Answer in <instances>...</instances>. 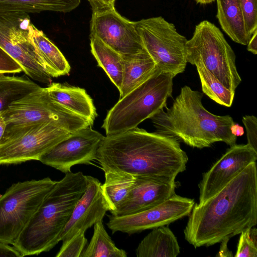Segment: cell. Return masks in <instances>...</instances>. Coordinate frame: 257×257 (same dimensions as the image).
<instances>
[{
    "mask_svg": "<svg viewBox=\"0 0 257 257\" xmlns=\"http://www.w3.org/2000/svg\"><path fill=\"white\" fill-rule=\"evenodd\" d=\"M184 230L195 248L209 246L257 223V169L247 165L202 204H194Z\"/></svg>",
    "mask_w": 257,
    "mask_h": 257,
    "instance_id": "6da1fadb",
    "label": "cell"
},
{
    "mask_svg": "<svg viewBox=\"0 0 257 257\" xmlns=\"http://www.w3.org/2000/svg\"><path fill=\"white\" fill-rule=\"evenodd\" d=\"M96 160L104 172L174 182L188 158L176 139L136 127L104 137Z\"/></svg>",
    "mask_w": 257,
    "mask_h": 257,
    "instance_id": "7a4b0ae2",
    "label": "cell"
},
{
    "mask_svg": "<svg viewBox=\"0 0 257 257\" xmlns=\"http://www.w3.org/2000/svg\"><path fill=\"white\" fill-rule=\"evenodd\" d=\"M203 94L185 85L172 106L150 118L156 133L172 137L192 148L203 149L222 142L232 146L237 136L230 115H217L203 105Z\"/></svg>",
    "mask_w": 257,
    "mask_h": 257,
    "instance_id": "3957f363",
    "label": "cell"
},
{
    "mask_svg": "<svg viewBox=\"0 0 257 257\" xmlns=\"http://www.w3.org/2000/svg\"><path fill=\"white\" fill-rule=\"evenodd\" d=\"M87 186L81 172L66 173L45 197L13 245L23 256L48 251L60 236Z\"/></svg>",
    "mask_w": 257,
    "mask_h": 257,
    "instance_id": "277c9868",
    "label": "cell"
},
{
    "mask_svg": "<svg viewBox=\"0 0 257 257\" xmlns=\"http://www.w3.org/2000/svg\"><path fill=\"white\" fill-rule=\"evenodd\" d=\"M174 77L158 69L146 81L123 97L108 111L102 127L106 135L123 132L167 106Z\"/></svg>",
    "mask_w": 257,
    "mask_h": 257,
    "instance_id": "5b68a950",
    "label": "cell"
},
{
    "mask_svg": "<svg viewBox=\"0 0 257 257\" xmlns=\"http://www.w3.org/2000/svg\"><path fill=\"white\" fill-rule=\"evenodd\" d=\"M2 114L6 128L0 146L38 123H53L70 133L91 126L86 119L53 101L41 87L13 102Z\"/></svg>",
    "mask_w": 257,
    "mask_h": 257,
    "instance_id": "8992f818",
    "label": "cell"
},
{
    "mask_svg": "<svg viewBox=\"0 0 257 257\" xmlns=\"http://www.w3.org/2000/svg\"><path fill=\"white\" fill-rule=\"evenodd\" d=\"M234 51L219 29L204 20L195 26L192 37L186 42V60L202 64L226 88L235 92L241 82L235 65Z\"/></svg>",
    "mask_w": 257,
    "mask_h": 257,
    "instance_id": "52a82bcc",
    "label": "cell"
},
{
    "mask_svg": "<svg viewBox=\"0 0 257 257\" xmlns=\"http://www.w3.org/2000/svg\"><path fill=\"white\" fill-rule=\"evenodd\" d=\"M56 182L49 177L19 182L0 196V242L14 244Z\"/></svg>",
    "mask_w": 257,
    "mask_h": 257,
    "instance_id": "ba28073f",
    "label": "cell"
},
{
    "mask_svg": "<svg viewBox=\"0 0 257 257\" xmlns=\"http://www.w3.org/2000/svg\"><path fill=\"white\" fill-rule=\"evenodd\" d=\"M135 27L158 70L174 77L185 71L187 40L173 24L159 16L135 22Z\"/></svg>",
    "mask_w": 257,
    "mask_h": 257,
    "instance_id": "9c48e42d",
    "label": "cell"
},
{
    "mask_svg": "<svg viewBox=\"0 0 257 257\" xmlns=\"http://www.w3.org/2000/svg\"><path fill=\"white\" fill-rule=\"evenodd\" d=\"M34 25L27 13H0V47L32 79L50 83L33 37Z\"/></svg>",
    "mask_w": 257,
    "mask_h": 257,
    "instance_id": "30bf717a",
    "label": "cell"
},
{
    "mask_svg": "<svg viewBox=\"0 0 257 257\" xmlns=\"http://www.w3.org/2000/svg\"><path fill=\"white\" fill-rule=\"evenodd\" d=\"M194 199L175 194L163 202L139 212L120 216L108 215L106 225L112 233L133 234L172 223L191 213Z\"/></svg>",
    "mask_w": 257,
    "mask_h": 257,
    "instance_id": "8fae6325",
    "label": "cell"
},
{
    "mask_svg": "<svg viewBox=\"0 0 257 257\" xmlns=\"http://www.w3.org/2000/svg\"><path fill=\"white\" fill-rule=\"evenodd\" d=\"M104 136L88 126L59 142L39 159L43 164L66 174L78 164H90L96 160Z\"/></svg>",
    "mask_w": 257,
    "mask_h": 257,
    "instance_id": "7c38bea8",
    "label": "cell"
},
{
    "mask_svg": "<svg viewBox=\"0 0 257 257\" xmlns=\"http://www.w3.org/2000/svg\"><path fill=\"white\" fill-rule=\"evenodd\" d=\"M70 134L53 123L34 125L0 146V165L38 161L41 156Z\"/></svg>",
    "mask_w": 257,
    "mask_h": 257,
    "instance_id": "4fadbf2b",
    "label": "cell"
},
{
    "mask_svg": "<svg viewBox=\"0 0 257 257\" xmlns=\"http://www.w3.org/2000/svg\"><path fill=\"white\" fill-rule=\"evenodd\" d=\"M90 36L98 38L121 55L135 54L145 49L135 22L121 16L115 8L92 14Z\"/></svg>",
    "mask_w": 257,
    "mask_h": 257,
    "instance_id": "5bb4252c",
    "label": "cell"
},
{
    "mask_svg": "<svg viewBox=\"0 0 257 257\" xmlns=\"http://www.w3.org/2000/svg\"><path fill=\"white\" fill-rule=\"evenodd\" d=\"M257 160V152L247 144L232 146L202 176L199 184V204L214 196L247 165Z\"/></svg>",
    "mask_w": 257,
    "mask_h": 257,
    "instance_id": "9a60e30c",
    "label": "cell"
},
{
    "mask_svg": "<svg viewBox=\"0 0 257 257\" xmlns=\"http://www.w3.org/2000/svg\"><path fill=\"white\" fill-rule=\"evenodd\" d=\"M86 189L60 236L62 243L78 233H85L96 222L102 220L106 212L110 210L102 192V184L97 178L90 176H86Z\"/></svg>",
    "mask_w": 257,
    "mask_h": 257,
    "instance_id": "2e32d148",
    "label": "cell"
},
{
    "mask_svg": "<svg viewBox=\"0 0 257 257\" xmlns=\"http://www.w3.org/2000/svg\"><path fill=\"white\" fill-rule=\"evenodd\" d=\"M177 184L147 177H135V182L128 197L111 214L115 216L132 214L157 205L175 193Z\"/></svg>",
    "mask_w": 257,
    "mask_h": 257,
    "instance_id": "e0dca14e",
    "label": "cell"
},
{
    "mask_svg": "<svg viewBox=\"0 0 257 257\" xmlns=\"http://www.w3.org/2000/svg\"><path fill=\"white\" fill-rule=\"evenodd\" d=\"M50 98L74 113L86 119L92 126L97 116L96 108L86 90L59 83L46 87Z\"/></svg>",
    "mask_w": 257,
    "mask_h": 257,
    "instance_id": "ac0fdd59",
    "label": "cell"
},
{
    "mask_svg": "<svg viewBox=\"0 0 257 257\" xmlns=\"http://www.w3.org/2000/svg\"><path fill=\"white\" fill-rule=\"evenodd\" d=\"M122 57L123 75L119 98L143 83L157 69L155 61L145 48L139 53L122 55Z\"/></svg>",
    "mask_w": 257,
    "mask_h": 257,
    "instance_id": "d6986e66",
    "label": "cell"
},
{
    "mask_svg": "<svg viewBox=\"0 0 257 257\" xmlns=\"http://www.w3.org/2000/svg\"><path fill=\"white\" fill-rule=\"evenodd\" d=\"M180 249L173 232L163 225L152 229L139 244L136 253L138 257H176Z\"/></svg>",
    "mask_w": 257,
    "mask_h": 257,
    "instance_id": "ffe728a7",
    "label": "cell"
},
{
    "mask_svg": "<svg viewBox=\"0 0 257 257\" xmlns=\"http://www.w3.org/2000/svg\"><path fill=\"white\" fill-rule=\"evenodd\" d=\"M216 1V17L222 30L235 43L246 45L250 37L246 31L238 0Z\"/></svg>",
    "mask_w": 257,
    "mask_h": 257,
    "instance_id": "44dd1931",
    "label": "cell"
},
{
    "mask_svg": "<svg viewBox=\"0 0 257 257\" xmlns=\"http://www.w3.org/2000/svg\"><path fill=\"white\" fill-rule=\"evenodd\" d=\"M33 37L43 66L51 77L69 73L71 67L59 49L46 37L43 31L34 26Z\"/></svg>",
    "mask_w": 257,
    "mask_h": 257,
    "instance_id": "7402d4cb",
    "label": "cell"
},
{
    "mask_svg": "<svg viewBox=\"0 0 257 257\" xmlns=\"http://www.w3.org/2000/svg\"><path fill=\"white\" fill-rule=\"evenodd\" d=\"M81 0H0V13H34L49 11L69 12Z\"/></svg>",
    "mask_w": 257,
    "mask_h": 257,
    "instance_id": "603a6c76",
    "label": "cell"
},
{
    "mask_svg": "<svg viewBox=\"0 0 257 257\" xmlns=\"http://www.w3.org/2000/svg\"><path fill=\"white\" fill-rule=\"evenodd\" d=\"M91 52L97 64L110 80L120 90L123 75L122 55L115 51L98 38L90 36Z\"/></svg>",
    "mask_w": 257,
    "mask_h": 257,
    "instance_id": "cb8c5ba5",
    "label": "cell"
},
{
    "mask_svg": "<svg viewBox=\"0 0 257 257\" xmlns=\"http://www.w3.org/2000/svg\"><path fill=\"white\" fill-rule=\"evenodd\" d=\"M105 181L101 184L103 194L110 213L116 210L125 201L135 182V177L117 172H104Z\"/></svg>",
    "mask_w": 257,
    "mask_h": 257,
    "instance_id": "d4e9b609",
    "label": "cell"
},
{
    "mask_svg": "<svg viewBox=\"0 0 257 257\" xmlns=\"http://www.w3.org/2000/svg\"><path fill=\"white\" fill-rule=\"evenodd\" d=\"M40 87L29 79L0 74V113L14 101Z\"/></svg>",
    "mask_w": 257,
    "mask_h": 257,
    "instance_id": "484cf974",
    "label": "cell"
},
{
    "mask_svg": "<svg viewBox=\"0 0 257 257\" xmlns=\"http://www.w3.org/2000/svg\"><path fill=\"white\" fill-rule=\"evenodd\" d=\"M93 233L89 243L80 257H126V252L116 246L106 231L102 220L94 225Z\"/></svg>",
    "mask_w": 257,
    "mask_h": 257,
    "instance_id": "4316f807",
    "label": "cell"
},
{
    "mask_svg": "<svg viewBox=\"0 0 257 257\" xmlns=\"http://www.w3.org/2000/svg\"><path fill=\"white\" fill-rule=\"evenodd\" d=\"M203 92L216 103L230 107L234 93L212 75L202 64L196 65Z\"/></svg>",
    "mask_w": 257,
    "mask_h": 257,
    "instance_id": "83f0119b",
    "label": "cell"
},
{
    "mask_svg": "<svg viewBox=\"0 0 257 257\" xmlns=\"http://www.w3.org/2000/svg\"><path fill=\"white\" fill-rule=\"evenodd\" d=\"M235 257L257 256V230L251 228L240 233Z\"/></svg>",
    "mask_w": 257,
    "mask_h": 257,
    "instance_id": "f1b7e54d",
    "label": "cell"
},
{
    "mask_svg": "<svg viewBox=\"0 0 257 257\" xmlns=\"http://www.w3.org/2000/svg\"><path fill=\"white\" fill-rule=\"evenodd\" d=\"M85 233H78L62 244L56 257H80L87 239Z\"/></svg>",
    "mask_w": 257,
    "mask_h": 257,
    "instance_id": "f546056e",
    "label": "cell"
},
{
    "mask_svg": "<svg viewBox=\"0 0 257 257\" xmlns=\"http://www.w3.org/2000/svg\"><path fill=\"white\" fill-rule=\"evenodd\" d=\"M247 33L250 37L257 29V0H238Z\"/></svg>",
    "mask_w": 257,
    "mask_h": 257,
    "instance_id": "4dcf8cb0",
    "label": "cell"
},
{
    "mask_svg": "<svg viewBox=\"0 0 257 257\" xmlns=\"http://www.w3.org/2000/svg\"><path fill=\"white\" fill-rule=\"evenodd\" d=\"M242 121L246 131L247 144L257 152V118L253 115H245Z\"/></svg>",
    "mask_w": 257,
    "mask_h": 257,
    "instance_id": "1f68e13d",
    "label": "cell"
},
{
    "mask_svg": "<svg viewBox=\"0 0 257 257\" xmlns=\"http://www.w3.org/2000/svg\"><path fill=\"white\" fill-rule=\"evenodd\" d=\"M23 71L20 65L0 47V74Z\"/></svg>",
    "mask_w": 257,
    "mask_h": 257,
    "instance_id": "d6a6232c",
    "label": "cell"
},
{
    "mask_svg": "<svg viewBox=\"0 0 257 257\" xmlns=\"http://www.w3.org/2000/svg\"><path fill=\"white\" fill-rule=\"evenodd\" d=\"M116 0H88L92 11V14L103 12L115 8Z\"/></svg>",
    "mask_w": 257,
    "mask_h": 257,
    "instance_id": "836d02e7",
    "label": "cell"
},
{
    "mask_svg": "<svg viewBox=\"0 0 257 257\" xmlns=\"http://www.w3.org/2000/svg\"><path fill=\"white\" fill-rule=\"evenodd\" d=\"M0 242V257H23L22 253L13 245Z\"/></svg>",
    "mask_w": 257,
    "mask_h": 257,
    "instance_id": "e575fe53",
    "label": "cell"
},
{
    "mask_svg": "<svg viewBox=\"0 0 257 257\" xmlns=\"http://www.w3.org/2000/svg\"><path fill=\"white\" fill-rule=\"evenodd\" d=\"M247 50L252 53L256 55L257 53V29L255 30L251 36L249 41L246 45Z\"/></svg>",
    "mask_w": 257,
    "mask_h": 257,
    "instance_id": "d590c367",
    "label": "cell"
},
{
    "mask_svg": "<svg viewBox=\"0 0 257 257\" xmlns=\"http://www.w3.org/2000/svg\"><path fill=\"white\" fill-rule=\"evenodd\" d=\"M229 240V238H225L223 239L221 242V245L220 247L218 253L216 255V256H232V253L230 251L227 247V243Z\"/></svg>",
    "mask_w": 257,
    "mask_h": 257,
    "instance_id": "8d00e7d4",
    "label": "cell"
},
{
    "mask_svg": "<svg viewBox=\"0 0 257 257\" xmlns=\"http://www.w3.org/2000/svg\"><path fill=\"white\" fill-rule=\"evenodd\" d=\"M6 128V123L2 112L0 113V145Z\"/></svg>",
    "mask_w": 257,
    "mask_h": 257,
    "instance_id": "74e56055",
    "label": "cell"
},
{
    "mask_svg": "<svg viewBox=\"0 0 257 257\" xmlns=\"http://www.w3.org/2000/svg\"><path fill=\"white\" fill-rule=\"evenodd\" d=\"M198 4L202 5L208 4L214 2L215 0H195Z\"/></svg>",
    "mask_w": 257,
    "mask_h": 257,
    "instance_id": "f35d334b",
    "label": "cell"
}]
</instances>
